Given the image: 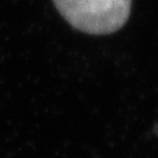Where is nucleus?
Wrapping results in <instances>:
<instances>
[{
	"instance_id": "nucleus-1",
	"label": "nucleus",
	"mask_w": 158,
	"mask_h": 158,
	"mask_svg": "<svg viewBox=\"0 0 158 158\" xmlns=\"http://www.w3.org/2000/svg\"><path fill=\"white\" fill-rule=\"evenodd\" d=\"M73 28L89 35H109L127 23L133 0H52Z\"/></svg>"
}]
</instances>
